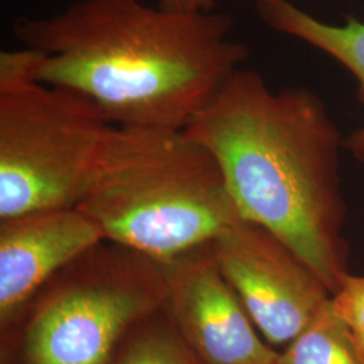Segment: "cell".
Wrapping results in <instances>:
<instances>
[{
    "label": "cell",
    "instance_id": "cell-1",
    "mask_svg": "<svg viewBox=\"0 0 364 364\" xmlns=\"http://www.w3.org/2000/svg\"><path fill=\"white\" fill-rule=\"evenodd\" d=\"M227 14L142 0H76L16 18L15 38L43 53L37 81L77 92L117 127L183 131L247 60Z\"/></svg>",
    "mask_w": 364,
    "mask_h": 364
},
{
    "label": "cell",
    "instance_id": "cell-2",
    "mask_svg": "<svg viewBox=\"0 0 364 364\" xmlns=\"http://www.w3.org/2000/svg\"><path fill=\"white\" fill-rule=\"evenodd\" d=\"M183 131L215 156L240 216L277 235L336 293L351 274L344 138L320 96L272 91L240 68Z\"/></svg>",
    "mask_w": 364,
    "mask_h": 364
},
{
    "label": "cell",
    "instance_id": "cell-3",
    "mask_svg": "<svg viewBox=\"0 0 364 364\" xmlns=\"http://www.w3.org/2000/svg\"><path fill=\"white\" fill-rule=\"evenodd\" d=\"M76 208L105 240L166 263L242 218L212 153L185 131L115 127Z\"/></svg>",
    "mask_w": 364,
    "mask_h": 364
},
{
    "label": "cell",
    "instance_id": "cell-4",
    "mask_svg": "<svg viewBox=\"0 0 364 364\" xmlns=\"http://www.w3.org/2000/svg\"><path fill=\"white\" fill-rule=\"evenodd\" d=\"M164 264L105 240L34 299L23 335L26 364H111L117 346L162 312Z\"/></svg>",
    "mask_w": 364,
    "mask_h": 364
},
{
    "label": "cell",
    "instance_id": "cell-5",
    "mask_svg": "<svg viewBox=\"0 0 364 364\" xmlns=\"http://www.w3.org/2000/svg\"><path fill=\"white\" fill-rule=\"evenodd\" d=\"M115 127L77 92L42 82L0 88V219L76 208Z\"/></svg>",
    "mask_w": 364,
    "mask_h": 364
},
{
    "label": "cell",
    "instance_id": "cell-6",
    "mask_svg": "<svg viewBox=\"0 0 364 364\" xmlns=\"http://www.w3.org/2000/svg\"><path fill=\"white\" fill-rule=\"evenodd\" d=\"M209 251L262 338L273 347L297 338L332 297L293 248L257 223L236 219Z\"/></svg>",
    "mask_w": 364,
    "mask_h": 364
},
{
    "label": "cell",
    "instance_id": "cell-7",
    "mask_svg": "<svg viewBox=\"0 0 364 364\" xmlns=\"http://www.w3.org/2000/svg\"><path fill=\"white\" fill-rule=\"evenodd\" d=\"M162 264L165 312L201 363L278 364L279 352L262 338L209 246Z\"/></svg>",
    "mask_w": 364,
    "mask_h": 364
},
{
    "label": "cell",
    "instance_id": "cell-8",
    "mask_svg": "<svg viewBox=\"0 0 364 364\" xmlns=\"http://www.w3.org/2000/svg\"><path fill=\"white\" fill-rule=\"evenodd\" d=\"M77 208L41 209L0 219V324L27 311L55 275L105 242Z\"/></svg>",
    "mask_w": 364,
    "mask_h": 364
},
{
    "label": "cell",
    "instance_id": "cell-9",
    "mask_svg": "<svg viewBox=\"0 0 364 364\" xmlns=\"http://www.w3.org/2000/svg\"><path fill=\"white\" fill-rule=\"evenodd\" d=\"M260 19L275 31L299 39L344 66L358 82L364 105V22L350 16L333 25L306 13L289 0H255ZM344 149L364 165V124L344 138Z\"/></svg>",
    "mask_w": 364,
    "mask_h": 364
},
{
    "label": "cell",
    "instance_id": "cell-10",
    "mask_svg": "<svg viewBox=\"0 0 364 364\" xmlns=\"http://www.w3.org/2000/svg\"><path fill=\"white\" fill-rule=\"evenodd\" d=\"M278 364H364L351 333L333 313L331 299L297 338L279 352Z\"/></svg>",
    "mask_w": 364,
    "mask_h": 364
},
{
    "label": "cell",
    "instance_id": "cell-11",
    "mask_svg": "<svg viewBox=\"0 0 364 364\" xmlns=\"http://www.w3.org/2000/svg\"><path fill=\"white\" fill-rule=\"evenodd\" d=\"M162 312L131 332L115 364H203Z\"/></svg>",
    "mask_w": 364,
    "mask_h": 364
},
{
    "label": "cell",
    "instance_id": "cell-12",
    "mask_svg": "<svg viewBox=\"0 0 364 364\" xmlns=\"http://www.w3.org/2000/svg\"><path fill=\"white\" fill-rule=\"evenodd\" d=\"M331 305L364 358V275L350 274L332 294Z\"/></svg>",
    "mask_w": 364,
    "mask_h": 364
},
{
    "label": "cell",
    "instance_id": "cell-13",
    "mask_svg": "<svg viewBox=\"0 0 364 364\" xmlns=\"http://www.w3.org/2000/svg\"><path fill=\"white\" fill-rule=\"evenodd\" d=\"M43 53L25 48L0 53V88L26 82H38L39 66Z\"/></svg>",
    "mask_w": 364,
    "mask_h": 364
},
{
    "label": "cell",
    "instance_id": "cell-14",
    "mask_svg": "<svg viewBox=\"0 0 364 364\" xmlns=\"http://www.w3.org/2000/svg\"><path fill=\"white\" fill-rule=\"evenodd\" d=\"M159 6L178 11H205L200 0H159Z\"/></svg>",
    "mask_w": 364,
    "mask_h": 364
},
{
    "label": "cell",
    "instance_id": "cell-15",
    "mask_svg": "<svg viewBox=\"0 0 364 364\" xmlns=\"http://www.w3.org/2000/svg\"><path fill=\"white\" fill-rule=\"evenodd\" d=\"M201 1V6L205 11H210L212 7H213V0H200Z\"/></svg>",
    "mask_w": 364,
    "mask_h": 364
}]
</instances>
